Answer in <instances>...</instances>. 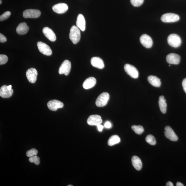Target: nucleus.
Returning a JSON list of instances; mask_svg holds the SVG:
<instances>
[{
  "label": "nucleus",
  "instance_id": "obj_4",
  "mask_svg": "<svg viewBox=\"0 0 186 186\" xmlns=\"http://www.w3.org/2000/svg\"><path fill=\"white\" fill-rule=\"evenodd\" d=\"M124 69L126 73L132 78L134 79H137L138 78V71L134 66L129 64H125L124 66Z\"/></svg>",
  "mask_w": 186,
  "mask_h": 186
},
{
  "label": "nucleus",
  "instance_id": "obj_8",
  "mask_svg": "<svg viewBox=\"0 0 186 186\" xmlns=\"http://www.w3.org/2000/svg\"><path fill=\"white\" fill-rule=\"evenodd\" d=\"M41 14V11L38 10H27L23 13V16L25 18H39Z\"/></svg>",
  "mask_w": 186,
  "mask_h": 186
},
{
  "label": "nucleus",
  "instance_id": "obj_17",
  "mask_svg": "<svg viewBox=\"0 0 186 186\" xmlns=\"http://www.w3.org/2000/svg\"><path fill=\"white\" fill-rule=\"evenodd\" d=\"M91 63L93 67L102 69L105 67L104 62L99 57H93L91 59Z\"/></svg>",
  "mask_w": 186,
  "mask_h": 186
},
{
  "label": "nucleus",
  "instance_id": "obj_33",
  "mask_svg": "<svg viewBox=\"0 0 186 186\" xmlns=\"http://www.w3.org/2000/svg\"><path fill=\"white\" fill-rule=\"evenodd\" d=\"M7 41L6 37L3 35H2V34H0V42H6Z\"/></svg>",
  "mask_w": 186,
  "mask_h": 186
},
{
  "label": "nucleus",
  "instance_id": "obj_36",
  "mask_svg": "<svg viewBox=\"0 0 186 186\" xmlns=\"http://www.w3.org/2000/svg\"><path fill=\"white\" fill-rule=\"evenodd\" d=\"M97 128H98V130L100 132H101L102 131L103 128H104V127L101 124L99 125H97Z\"/></svg>",
  "mask_w": 186,
  "mask_h": 186
},
{
  "label": "nucleus",
  "instance_id": "obj_13",
  "mask_svg": "<svg viewBox=\"0 0 186 186\" xmlns=\"http://www.w3.org/2000/svg\"><path fill=\"white\" fill-rule=\"evenodd\" d=\"M181 57L177 54L174 53L169 54L166 57L168 63L170 64L177 65L179 64Z\"/></svg>",
  "mask_w": 186,
  "mask_h": 186
},
{
  "label": "nucleus",
  "instance_id": "obj_1",
  "mask_svg": "<svg viewBox=\"0 0 186 186\" xmlns=\"http://www.w3.org/2000/svg\"><path fill=\"white\" fill-rule=\"evenodd\" d=\"M81 38V33L79 28L75 26H73L70 30L69 38L74 44H77Z\"/></svg>",
  "mask_w": 186,
  "mask_h": 186
},
{
  "label": "nucleus",
  "instance_id": "obj_31",
  "mask_svg": "<svg viewBox=\"0 0 186 186\" xmlns=\"http://www.w3.org/2000/svg\"><path fill=\"white\" fill-rule=\"evenodd\" d=\"M10 15L11 13L10 11H6L0 16V21H3L6 20L9 18Z\"/></svg>",
  "mask_w": 186,
  "mask_h": 186
},
{
  "label": "nucleus",
  "instance_id": "obj_7",
  "mask_svg": "<svg viewBox=\"0 0 186 186\" xmlns=\"http://www.w3.org/2000/svg\"><path fill=\"white\" fill-rule=\"evenodd\" d=\"M71 68V62L68 60H65L62 63L59 70V73L60 74H64L65 76H67L69 74Z\"/></svg>",
  "mask_w": 186,
  "mask_h": 186
},
{
  "label": "nucleus",
  "instance_id": "obj_27",
  "mask_svg": "<svg viewBox=\"0 0 186 186\" xmlns=\"http://www.w3.org/2000/svg\"><path fill=\"white\" fill-rule=\"evenodd\" d=\"M145 140L148 144L152 145L156 144V140L154 137L151 134L148 135L145 138Z\"/></svg>",
  "mask_w": 186,
  "mask_h": 186
},
{
  "label": "nucleus",
  "instance_id": "obj_6",
  "mask_svg": "<svg viewBox=\"0 0 186 186\" xmlns=\"http://www.w3.org/2000/svg\"><path fill=\"white\" fill-rule=\"evenodd\" d=\"M180 17L176 14L169 13L163 15L161 17V20L164 22H173L178 21Z\"/></svg>",
  "mask_w": 186,
  "mask_h": 186
},
{
  "label": "nucleus",
  "instance_id": "obj_39",
  "mask_svg": "<svg viewBox=\"0 0 186 186\" xmlns=\"http://www.w3.org/2000/svg\"><path fill=\"white\" fill-rule=\"evenodd\" d=\"M11 88H12V85H10L7 86V88L9 90H11L12 89H11Z\"/></svg>",
  "mask_w": 186,
  "mask_h": 186
},
{
  "label": "nucleus",
  "instance_id": "obj_41",
  "mask_svg": "<svg viewBox=\"0 0 186 186\" xmlns=\"http://www.w3.org/2000/svg\"><path fill=\"white\" fill-rule=\"evenodd\" d=\"M68 186H73V185H68Z\"/></svg>",
  "mask_w": 186,
  "mask_h": 186
},
{
  "label": "nucleus",
  "instance_id": "obj_35",
  "mask_svg": "<svg viewBox=\"0 0 186 186\" xmlns=\"http://www.w3.org/2000/svg\"><path fill=\"white\" fill-rule=\"evenodd\" d=\"M112 126L111 123L109 121L106 122L104 125V127L107 128H110Z\"/></svg>",
  "mask_w": 186,
  "mask_h": 186
},
{
  "label": "nucleus",
  "instance_id": "obj_37",
  "mask_svg": "<svg viewBox=\"0 0 186 186\" xmlns=\"http://www.w3.org/2000/svg\"><path fill=\"white\" fill-rule=\"evenodd\" d=\"M167 186H174L172 182H168L166 184Z\"/></svg>",
  "mask_w": 186,
  "mask_h": 186
},
{
  "label": "nucleus",
  "instance_id": "obj_18",
  "mask_svg": "<svg viewBox=\"0 0 186 186\" xmlns=\"http://www.w3.org/2000/svg\"><path fill=\"white\" fill-rule=\"evenodd\" d=\"M13 89L9 90L6 85H2L0 89V96L3 98H9L13 95Z\"/></svg>",
  "mask_w": 186,
  "mask_h": 186
},
{
  "label": "nucleus",
  "instance_id": "obj_38",
  "mask_svg": "<svg viewBox=\"0 0 186 186\" xmlns=\"http://www.w3.org/2000/svg\"><path fill=\"white\" fill-rule=\"evenodd\" d=\"M176 185L177 186H184V185L182 183L180 182H177L176 183Z\"/></svg>",
  "mask_w": 186,
  "mask_h": 186
},
{
  "label": "nucleus",
  "instance_id": "obj_32",
  "mask_svg": "<svg viewBox=\"0 0 186 186\" xmlns=\"http://www.w3.org/2000/svg\"><path fill=\"white\" fill-rule=\"evenodd\" d=\"M8 61V58L6 55H0V65H4Z\"/></svg>",
  "mask_w": 186,
  "mask_h": 186
},
{
  "label": "nucleus",
  "instance_id": "obj_25",
  "mask_svg": "<svg viewBox=\"0 0 186 186\" xmlns=\"http://www.w3.org/2000/svg\"><path fill=\"white\" fill-rule=\"evenodd\" d=\"M120 142H121V139L117 135H114L110 137L108 140V144L109 145L112 146L118 144Z\"/></svg>",
  "mask_w": 186,
  "mask_h": 186
},
{
  "label": "nucleus",
  "instance_id": "obj_34",
  "mask_svg": "<svg viewBox=\"0 0 186 186\" xmlns=\"http://www.w3.org/2000/svg\"><path fill=\"white\" fill-rule=\"evenodd\" d=\"M182 85L183 89H184V90L186 93V78H185L183 80Z\"/></svg>",
  "mask_w": 186,
  "mask_h": 186
},
{
  "label": "nucleus",
  "instance_id": "obj_3",
  "mask_svg": "<svg viewBox=\"0 0 186 186\" xmlns=\"http://www.w3.org/2000/svg\"><path fill=\"white\" fill-rule=\"evenodd\" d=\"M110 95L106 92L103 93L97 98L96 104L97 107H103L106 105L109 100Z\"/></svg>",
  "mask_w": 186,
  "mask_h": 186
},
{
  "label": "nucleus",
  "instance_id": "obj_14",
  "mask_svg": "<svg viewBox=\"0 0 186 186\" xmlns=\"http://www.w3.org/2000/svg\"><path fill=\"white\" fill-rule=\"evenodd\" d=\"M53 10L54 12L59 14H64L68 10V5L64 3H60L54 5L53 7Z\"/></svg>",
  "mask_w": 186,
  "mask_h": 186
},
{
  "label": "nucleus",
  "instance_id": "obj_16",
  "mask_svg": "<svg viewBox=\"0 0 186 186\" xmlns=\"http://www.w3.org/2000/svg\"><path fill=\"white\" fill-rule=\"evenodd\" d=\"M42 32L45 36L50 41H56V36L55 34L50 28L48 27H45L43 29Z\"/></svg>",
  "mask_w": 186,
  "mask_h": 186
},
{
  "label": "nucleus",
  "instance_id": "obj_2",
  "mask_svg": "<svg viewBox=\"0 0 186 186\" xmlns=\"http://www.w3.org/2000/svg\"><path fill=\"white\" fill-rule=\"evenodd\" d=\"M168 42L172 47L177 48L181 45L182 41L179 36L176 34H172L168 37Z\"/></svg>",
  "mask_w": 186,
  "mask_h": 186
},
{
  "label": "nucleus",
  "instance_id": "obj_28",
  "mask_svg": "<svg viewBox=\"0 0 186 186\" xmlns=\"http://www.w3.org/2000/svg\"><path fill=\"white\" fill-rule=\"evenodd\" d=\"M40 158L37 155L30 157L29 161L31 163H34L35 164L38 165L40 164Z\"/></svg>",
  "mask_w": 186,
  "mask_h": 186
},
{
  "label": "nucleus",
  "instance_id": "obj_10",
  "mask_svg": "<svg viewBox=\"0 0 186 186\" xmlns=\"http://www.w3.org/2000/svg\"><path fill=\"white\" fill-rule=\"evenodd\" d=\"M165 136L166 138L171 141H176L178 139V137L170 127L167 126L165 128Z\"/></svg>",
  "mask_w": 186,
  "mask_h": 186
},
{
  "label": "nucleus",
  "instance_id": "obj_19",
  "mask_svg": "<svg viewBox=\"0 0 186 186\" xmlns=\"http://www.w3.org/2000/svg\"><path fill=\"white\" fill-rule=\"evenodd\" d=\"M96 83V80L93 77H90L85 80L83 84V87L85 89H89L93 87Z\"/></svg>",
  "mask_w": 186,
  "mask_h": 186
},
{
  "label": "nucleus",
  "instance_id": "obj_11",
  "mask_svg": "<svg viewBox=\"0 0 186 186\" xmlns=\"http://www.w3.org/2000/svg\"><path fill=\"white\" fill-rule=\"evenodd\" d=\"M140 42L145 47L149 48L152 47L153 41L151 37L147 34H144L140 37Z\"/></svg>",
  "mask_w": 186,
  "mask_h": 186
},
{
  "label": "nucleus",
  "instance_id": "obj_5",
  "mask_svg": "<svg viewBox=\"0 0 186 186\" xmlns=\"http://www.w3.org/2000/svg\"><path fill=\"white\" fill-rule=\"evenodd\" d=\"M37 45L40 52L44 55L48 56L52 55V50L46 44L42 42H37Z\"/></svg>",
  "mask_w": 186,
  "mask_h": 186
},
{
  "label": "nucleus",
  "instance_id": "obj_15",
  "mask_svg": "<svg viewBox=\"0 0 186 186\" xmlns=\"http://www.w3.org/2000/svg\"><path fill=\"white\" fill-rule=\"evenodd\" d=\"M102 121L101 117L98 115H92L89 117L87 124L90 125H97L101 124Z\"/></svg>",
  "mask_w": 186,
  "mask_h": 186
},
{
  "label": "nucleus",
  "instance_id": "obj_22",
  "mask_svg": "<svg viewBox=\"0 0 186 186\" xmlns=\"http://www.w3.org/2000/svg\"><path fill=\"white\" fill-rule=\"evenodd\" d=\"M131 161L133 167L136 170L140 171L142 167V162L139 157L133 156L132 158Z\"/></svg>",
  "mask_w": 186,
  "mask_h": 186
},
{
  "label": "nucleus",
  "instance_id": "obj_23",
  "mask_svg": "<svg viewBox=\"0 0 186 186\" xmlns=\"http://www.w3.org/2000/svg\"><path fill=\"white\" fill-rule=\"evenodd\" d=\"M148 81L150 84L156 87H159L161 85L160 79L156 76H150L148 78Z\"/></svg>",
  "mask_w": 186,
  "mask_h": 186
},
{
  "label": "nucleus",
  "instance_id": "obj_24",
  "mask_svg": "<svg viewBox=\"0 0 186 186\" xmlns=\"http://www.w3.org/2000/svg\"><path fill=\"white\" fill-rule=\"evenodd\" d=\"M159 104L160 110L163 113H166L167 110V104L164 96H161L159 97Z\"/></svg>",
  "mask_w": 186,
  "mask_h": 186
},
{
  "label": "nucleus",
  "instance_id": "obj_21",
  "mask_svg": "<svg viewBox=\"0 0 186 186\" xmlns=\"http://www.w3.org/2000/svg\"><path fill=\"white\" fill-rule=\"evenodd\" d=\"M76 25L80 30L82 31H84L85 29V21L83 15L80 14L77 17Z\"/></svg>",
  "mask_w": 186,
  "mask_h": 186
},
{
  "label": "nucleus",
  "instance_id": "obj_9",
  "mask_svg": "<svg viewBox=\"0 0 186 186\" xmlns=\"http://www.w3.org/2000/svg\"><path fill=\"white\" fill-rule=\"evenodd\" d=\"M26 75L29 81L34 83L36 81L38 72L35 68H31L27 71Z\"/></svg>",
  "mask_w": 186,
  "mask_h": 186
},
{
  "label": "nucleus",
  "instance_id": "obj_20",
  "mask_svg": "<svg viewBox=\"0 0 186 186\" xmlns=\"http://www.w3.org/2000/svg\"><path fill=\"white\" fill-rule=\"evenodd\" d=\"M29 30V27L25 22H22L19 24L16 30L17 33L20 35H25L28 32Z\"/></svg>",
  "mask_w": 186,
  "mask_h": 186
},
{
  "label": "nucleus",
  "instance_id": "obj_40",
  "mask_svg": "<svg viewBox=\"0 0 186 186\" xmlns=\"http://www.w3.org/2000/svg\"><path fill=\"white\" fill-rule=\"evenodd\" d=\"M2 3V0H0V4H1Z\"/></svg>",
  "mask_w": 186,
  "mask_h": 186
},
{
  "label": "nucleus",
  "instance_id": "obj_12",
  "mask_svg": "<svg viewBox=\"0 0 186 186\" xmlns=\"http://www.w3.org/2000/svg\"><path fill=\"white\" fill-rule=\"evenodd\" d=\"M64 105L63 103L57 100L50 101L47 104L48 108L50 110L53 111H56L58 109L62 108Z\"/></svg>",
  "mask_w": 186,
  "mask_h": 186
},
{
  "label": "nucleus",
  "instance_id": "obj_26",
  "mask_svg": "<svg viewBox=\"0 0 186 186\" xmlns=\"http://www.w3.org/2000/svg\"><path fill=\"white\" fill-rule=\"evenodd\" d=\"M131 128L134 132L139 135L142 134L144 131V128L140 125H133L132 126Z\"/></svg>",
  "mask_w": 186,
  "mask_h": 186
},
{
  "label": "nucleus",
  "instance_id": "obj_30",
  "mask_svg": "<svg viewBox=\"0 0 186 186\" xmlns=\"http://www.w3.org/2000/svg\"><path fill=\"white\" fill-rule=\"evenodd\" d=\"M130 2L134 6L139 7L142 4L144 0H130Z\"/></svg>",
  "mask_w": 186,
  "mask_h": 186
},
{
  "label": "nucleus",
  "instance_id": "obj_29",
  "mask_svg": "<svg viewBox=\"0 0 186 186\" xmlns=\"http://www.w3.org/2000/svg\"><path fill=\"white\" fill-rule=\"evenodd\" d=\"M38 153V151L35 148H32L28 150L26 152V155L28 157L36 156Z\"/></svg>",
  "mask_w": 186,
  "mask_h": 186
}]
</instances>
